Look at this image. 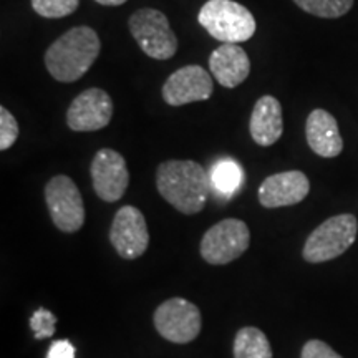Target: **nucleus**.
<instances>
[{
  "instance_id": "f257e3e1",
  "label": "nucleus",
  "mask_w": 358,
  "mask_h": 358,
  "mask_svg": "<svg viewBox=\"0 0 358 358\" xmlns=\"http://www.w3.org/2000/svg\"><path fill=\"white\" fill-rule=\"evenodd\" d=\"M101 42L96 30L80 25L66 30L45 52V66L60 83L78 82L100 57Z\"/></svg>"
},
{
  "instance_id": "f03ea898",
  "label": "nucleus",
  "mask_w": 358,
  "mask_h": 358,
  "mask_svg": "<svg viewBox=\"0 0 358 358\" xmlns=\"http://www.w3.org/2000/svg\"><path fill=\"white\" fill-rule=\"evenodd\" d=\"M156 187L166 203L179 213L203 211L209 194V178L199 163L191 159H169L156 169Z\"/></svg>"
},
{
  "instance_id": "7ed1b4c3",
  "label": "nucleus",
  "mask_w": 358,
  "mask_h": 358,
  "mask_svg": "<svg viewBox=\"0 0 358 358\" xmlns=\"http://www.w3.org/2000/svg\"><path fill=\"white\" fill-rule=\"evenodd\" d=\"M206 32L222 43L248 42L256 34V19L248 7L234 0H208L198 13Z\"/></svg>"
},
{
  "instance_id": "20e7f679",
  "label": "nucleus",
  "mask_w": 358,
  "mask_h": 358,
  "mask_svg": "<svg viewBox=\"0 0 358 358\" xmlns=\"http://www.w3.org/2000/svg\"><path fill=\"white\" fill-rule=\"evenodd\" d=\"M358 221L353 214L329 217L307 237L302 256L307 262L320 264L342 256L355 243Z\"/></svg>"
},
{
  "instance_id": "39448f33",
  "label": "nucleus",
  "mask_w": 358,
  "mask_h": 358,
  "mask_svg": "<svg viewBox=\"0 0 358 358\" xmlns=\"http://www.w3.org/2000/svg\"><path fill=\"white\" fill-rule=\"evenodd\" d=\"M128 29L138 47L153 60H169L176 55L178 37L161 10L140 8L129 17Z\"/></svg>"
},
{
  "instance_id": "423d86ee",
  "label": "nucleus",
  "mask_w": 358,
  "mask_h": 358,
  "mask_svg": "<svg viewBox=\"0 0 358 358\" xmlns=\"http://www.w3.org/2000/svg\"><path fill=\"white\" fill-rule=\"evenodd\" d=\"M250 244L248 224L241 219H224L203 236L201 257L211 266H226L239 259Z\"/></svg>"
},
{
  "instance_id": "0eeeda50",
  "label": "nucleus",
  "mask_w": 358,
  "mask_h": 358,
  "mask_svg": "<svg viewBox=\"0 0 358 358\" xmlns=\"http://www.w3.org/2000/svg\"><path fill=\"white\" fill-rule=\"evenodd\" d=\"M45 203L57 229L77 232L85 224V204L75 181L65 174L53 176L45 186Z\"/></svg>"
},
{
  "instance_id": "6e6552de",
  "label": "nucleus",
  "mask_w": 358,
  "mask_h": 358,
  "mask_svg": "<svg viewBox=\"0 0 358 358\" xmlns=\"http://www.w3.org/2000/svg\"><path fill=\"white\" fill-rule=\"evenodd\" d=\"M153 322L161 337L178 345L192 342L203 327L198 306L181 297H173L161 303L156 308Z\"/></svg>"
},
{
  "instance_id": "1a4fd4ad",
  "label": "nucleus",
  "mask_w": 358,
  "mask_h": 358,
  "mask_svg": "<svg viewBox=\"0 0 358 358\" xmlns=\"http://www.w3.org/2000/svg\"><path fill=\"white\" fill-rule=\"evenodd\" d=\"M93 189L105 203H116L124 196L129 185L127 161L118 151L103 148L90 164Z\"/></svg>"
},
{
  "instance_id": "9d476101",
  "label": "nucleus",
  "mask_w": 358,
  "mask_h": 358,
  "mask_svg": "<svg viewBox=\"0 0 358 358\" xmlns=\"http://www.w3.org/2000/svg\"><path fill=\"white\" fill-rule=\"evenodd\" d=\"M110 243L120 257L133 261L141 257L150 245L146 219L134 206H123L115 214L110 227Z\"/></svg>"
},
{
  "instance_id": "9b49d317",
  "label": "nucleus",
  "mask_w": 358,
  "mask_h": 358,
  "mask_svg": "<svg viewBox=\"0 0 358 358\" xmlns=\"http://www.w3.org/2000/svg\"><path fill=\"white\" fill-rule=\"evenodd\" d=\"M113 118V100L105 90L88 88L71 101L66 124L71 131L88 133L106 128Z\"/></svg>"
},
{
  "instance_id": "f8f14e48",
  "label": "nucleus",
  "mask_w": 358,
  "mask_h": 358,
  "mask_svg": "<svg viewBox=\"0 0 358 358\" xmlns=\"http://www.w3.org/2000/svg\"><path fill=\"white\" fill-rule=\"evenodd\" d=\"M211 73L201 65H186L169 75L161 90L163 100L169 106H185L192 101H206L213 96Z\"/></svg>"
},
{
  "instance_id": "ddd939ff",
  "label": "nucleus",
  "mask_w": 358,
  "mask_h": 358,
  "mask_svg": "<svg viewBox=\"0 0 358 358\" xmlns=\"http://www.w3.org/2000/svg\"><path fill=\"white\" fill-rule=\"evenodd\" d=\"M310 191V181L302 171H284L264 179L259 186V203L267 209L302 203Z\"/></svg>"
},
{
  "instance_id": "4468645a",
  "label": "nucleus",
  "mask_w": 358,
  "mask_h": 358,
  "mask_svg": "<svg viewBox=\"0 0 358 358\" xmlns=\"http://www.w3.org/2000/svg\"><path fill=\"white\" fill-rule=\"evenodd\" d=\"M213 78L224 88H236L245 82L250 73L248 52L237 43H222L209 57Z\"/></svg>"
},
{
  "instance_id": "2eb2a0df",
  "label": "nucleus",
  "mask_w": 358,
  "mask_h": 358,
  "mask_svg": "<svg viewBox=\"0 0 358 358\" xmlns=\"http://www.w3.org/2000/svg\"><path fill=\"white\" fill-rule=\"evenodd\" d=\"M306 136L310 150L322 158H337L343 151L338 123L327 110L310 111L306 123Z\"/></svg>"
},
{
  "instance_id": "dca6fc26",
  "label": "nucleus",
  "mask_w": 358,
  "mask_h": 358,
  "mask_svg": "<svg viewBox=\"0 0 358 358\" xmlns=\"http://www.w3.org/2000/svg\"><path fill=\"white\" fill-rule=\"evenodd\" d=\"M249 133L259 146H272L284 133L282 105L275 96L264 95L259 98L250 113Z\"/></svg>"
},
{
  "instance_id": "f3484780",
  "label": "nucleus",
  "mask_w": 358,
  "mask_h": 358,
  "mask_svg": "<svg viewBox=\"0 0 358 358\" xmlns=\"http://www.w3.org/2000/svg\"><path fill=\"white\" fill-rule=\"evenodd\" d=\"M234 358H272V347L257 327H244L236 334Z\"/></svg>"
},
{
  "instance_id": "a211bd4d",
  "label": "nucleus",
  "mask_w": 358,
  "mask_h": 358,
  "mask_svg": "<svg viewBox=\"0 0 358 358\" xmlns=\"http://www.w3.org/2000/svg\"><path fill=\"white\" fill-rule=\"evenodd\" d=\"M294 3L320 19H340L353 7V0H294Z\"/></svg>"
},
{
  "instance_id": "6ab92c4d",
  "label": "nucleus",
  "mask_w": 358,
  "mask_h": 358,
  "mask_svg": "<svg viewBox=\"0 0 358 358\" xmlns=\"http://www.w3.org/2000/svg\"><path fill=\"white\" fill-rule=\"evenodd\" d=\"M211 181L217 191L224 192V194H232L243 182V169L236 161H219L213 168Z\"/></svg>"
},
{
  "instance_id": "aec40b11",
  "label": "nucleus",
  "mask_w": 358,
  "mask_h": 358,
  "mask_svg": "<svg viewBox=\"0 0 358 358\" xmlns=\"http://www.w3.org/2000/svg\"><path fill=\"white\" fill-rule=\"evenodd\" d=\"M80 0H32L34 12L45 19H64L77 10Z\"/></svg>"
},
{
  "instance_id": "412c9836",
  "label": "nucleus",
  "mask_w": 358,
  "mask_h": 358,
  "mask_svg": "<svg viewBox=\"0 0 358 358\" xmlns=\"http://www.w3.org/2000/svg\"><path fill=\"white\" fill-rule=\"evenodd\" d=\"M19 134L20 128L15 116L6 106H0V150L6 151L8 148H12Z\"/></svg>"
},
{
  "instance_id": "4be33fe9",
  "label": "nucleus",
  "mask_w": 358,
  "mask_h": 358,
  "mask_svg": "<svg viewBox=\"0 0 358 358\" xmlns=\"http://www.w3.org/2000/svg\"><path fill=\"white\" fill-rule=\"evenodd\" d=\"M57 317L50 310L40 307L30 319V329L34 330V337L37 340H43L52 337L55 334Z\"/></svg>"
},
{
  "instance_id": "5701e85b",
  "label": "nucleus",
  "mask_w": 358,
  "mask_h": 358,
  "mask_svg": "<svg viewBox=\"0 0 358 358\" xmlns=\"http://www.w3.org/2000/svg\"><path fill=\"white\" fill-rule=\"evenodd\" d=\"M301 358H343L322 340H308L303 345Z\"/></svg>"
},
{
  "instance_id": "b1692460",
  "label": "nucleus",
  "mask_w": 358,
  "mask_h": 358,
  "mask_svg": "<svg viewBox=\"0 0 358 358\" xmlns=\"http://www.w3.org/2000/svg\"><path fill=\"white\" fill-rule=\"evenodd\" d=\"M75 347L70 340H55L48 348L47 358H75Z\"/></svg>"
},
{
  "instance_id": "393cba45",
  "label": "nucleus",
  "mask_w": 358,
  "mask_h": 358,
  "mask_svg": "<svg viewBox=\"0 0 358 358\" xmlns=\"http://www.w3.org/2000/svg\"><path fill=\"white\" fill-rule=\"evenodd\" d=\"M95 2L105 7H118V6H123L124 2H128V0H95Z\"/></svg>"
}]
</instances>
